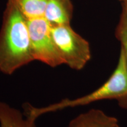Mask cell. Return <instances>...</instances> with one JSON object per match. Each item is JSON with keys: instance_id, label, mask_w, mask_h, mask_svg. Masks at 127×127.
I'll return each instance as SVG.
<instances>
[{"instance_id": "cell-1", "label": "cell", "mask_w": 127, "mask_h": 127, "mask_svg": "<svg viewBox=\"0 0 127 127\" xmlns=\"http://www.w3.org/2000/svg\"><path fill=\"white\" fill-rule=\"evenodd\" d=\"M33 61L27 20L8 0L0 30V72L11 75Z\"/></svg>"}, {"instance_id": "cell-2", "label": "cell", "mask_w": 127, "mask_h": 127, "mask_svg": "<svg viewBox=\"0 0 127 127\" xmlns=\"http://www.w3.org/2000/svg\"><path fill=\"white\" fill-rule=\"evenodd\" d=\"M104 99H115L122 108L127 109V67L124 51L121 47L118 63L115 70L104 84L88 95L74 99H65L42 108H35L28 104L24 105V114L37 119L42 114L55 112L66 108L84 106Z\"/></svg>"}, {"instance_id": "cell-3", "label": "cell", "mask_w": 127, "mask_h": 127, "mask_svg": "<svg viewBox=\"0 0 127 127\" xmlns=\"http://www.w3.org/2000/svg\"><path fill=\"white\" fill-rule=\"evenodd\" d=\"M51 34L64 64L81 70L91 60L89 42L74 31L70 24L51 25Z\"/></svg>"}, {"instance_id": "cell-4", "label": "cell", "mask_w": 127, "mask_h": 127, "mask_svg": "<svg viewBox=\"0 0 127 127\" xmlns=\"http://www.w3.org/2000/svg\"><path fill=\"white\" fill-rule=\"evenodd\" d=\"M31 50L34 60L55 68L64 64L51 34V27L44 17L27 20Z\"/></svg>"}, {"instance_id": "cell-5", "label": "cell", "mask_w": 127, "mask_h": 127, "mask_svg": "<svg viewBox=\"0 0 127 127\" xmlns=\"http://www.w3.org/2000/svg\"><path fill=\"white\" fill-rule=\"evenodd\" d=\"M67 127H120L118 119L104 111L91 109L71 120Z\"/></svg>"}, {"instance_id": "cell-6", "label": "cell", "mask_w": 127, "mask_h": 127, "mask_svg": "<svg viewBox=\"0 0 127 127\" xmlns=\"http://www.w3.org/2000/svg\"><path fill=\"white\" fill-rule=\"evenodd\" d=\"M73 5L71 0H48L44 18L52 26L70 24Z\"/></svg>"}, {"instance_id": "cell-7", "label": "cell", "mask_w": 127, "mask_h": 127, "mask_svg": "<svg viewBox=\"0 0 127 127\" xmlns=\"http://www.w3.org/2000/svg\"><path fill=\"white\" fill-rule=\"evenodd\" d=\"M36 119L0 101V127H36Z\"/></svg>"}, {"instance_id": "cell-8", "label": "cell", "mask_w": 127, "mask_h": 127, "mask_svg": "<svg viewBox=\"0 0 127 127\" xmlns=\"http://www.w3.org/2000/svg\"><path fill=\"white\" fill-rule=\"evenodd\" d=\"M27 20L44 17L48 0H10Z\"/></svg>"}, {"instance_id": "cell-9", "label": "cell", "mask_w": 127, "mask_h": 127, "mask_svg": "<svg viewBox=\"0 0 127 127\" xmlns=\"http://www.w3.org/2000/svg\"><path fill=\"white\" fill-rule=\"evenodd\" d=\"M122 2V13L120 20L117 25L115 32H127V0H123Z\"/></svg>"}, {"instance_id": "cell-10", "label": "cell", "mask_w": 127, "mask_h": 127, "mask_svg": "<svg viewBox=\"0 0 127 127\" xmlns=\"http://www.w3.org/2000/svg\"><path fill=\"white\" fill-rule=\"evenodd\" d=\"M115 35L117 38L121 42V48L124 51L127 67V32L115 33Z\"/></svg>"}, {"instance_id": "cell-11", "label": "cell", "mask_w": 127, "mask_h": 127, "mask_svg": "<svg viewBox=\"0 0 127 127\" xmlns=\"http://www.w3.org/2000/svg\"><path fill=\"white\" fill-rule=\"evenodd\" d=\"M120 1H123V0H120Z\"/></svg>"}]
</instances>
